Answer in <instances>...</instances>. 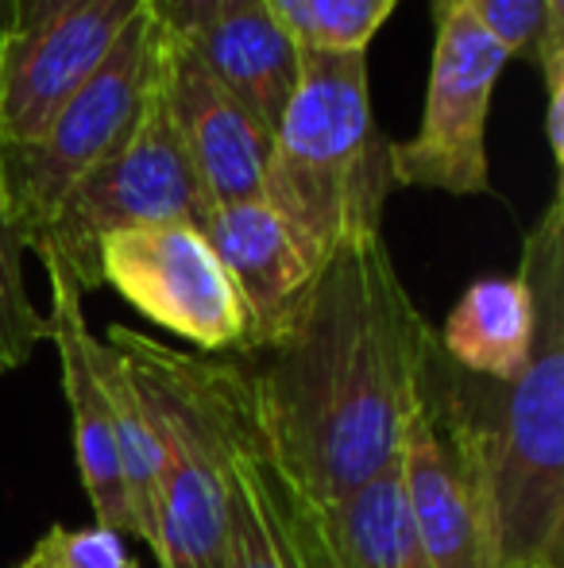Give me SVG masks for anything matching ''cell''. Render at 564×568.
<instances>
[{
    "label": "cell",
    "mask_w": 564,
    "mask_h": 568,
    "mask_svg": "<svg viewBox=\"0 0 564 568\" xmlns=\"http://www.w3.org/2000/svg\"><path fill=\"white\" fill-rule=\"evenodd\" d=\"M519 278L534 341L506 383L444 359L441 375L483 476L495 568H564V202L545 205L522 240Z\"/></svg>",
    "instance_id": "obj_2"
},
{
    "label": "cell",
    "mask_w": 564,
    "mask_h": 568,
    "mask_svg": "<svg viewBox=\"0 0 564 568\" xmlns=\"http://www.w3.org/2000/svg\"><path fill=\"white\" fill-rule=\"evenodd\" d=\"M298 51H368L399 0H264Z\"/></svg>",
    "instance_id": "obj_18"
},
{
    "label": "cell",
    "mask_w": 564,
    "mask_h": 568,
    "mask_svg": "<svg viewBox=\"0 0 564 568\" xmlns=\"http://www.w3.org/2000/svg\"><path fill=\"white\" fill-rule=\"evenodd\" d=\"M205 213L209 205L197 190L155 78V98L136 135L62 197L47 225L31 236L28 252L59 263L85 298L90 291H101L98 255L113 232L143 225H202Z\"/></svg>",
    "instance_id": "obj_6"
},
{
    "label": "cell",
    "mask_w": 564,
    "mask_h": 568,
    "mask_svg": "<svg viewBox=\"0 0 564 568\" xmlns=\"http://www.w3.org/2000/svg\"><path fill=\"white\" fill-rule=\"evenodd\" d=\"M47 341V317L23 286V244L0 197V372H16Z\"/></svg>",
    "instance_id": "obj_19"
},
{
    "label": "cell",
    "mask_w": 564,
    "mask_h": 568,
    "mask_svg": "<svg viewBox=\"0 0 564 568\" xmlns=\"http://www.w3.org/2000/svg\"><path fill=\"white\" fill-rule=\"evenodd\" d=\"M225 568H329L314 510L275 468L259 418L240 437L228 471Z\"/></svg>",
    "instance_id": "obj_14"
},
{
    "label": "cell",
    "mask_w": 564,
    "mask_h": 568,
    "mask_svg": "<svg viewBox=\"0 0 564 568\" xmlns=\"http://www.w3.org/2000/svg\"><path fill=\"white\" fill-rule=\"evenodd\" d=\"M542 70L545 82V140H550L553 163H564V47L561 51H545L534 62Z\"/></svg>",
    "instance_id": "obj_22"
},
{
    "label": "cell",
    "mask_w": 564,
    "mask_h": 568,
    "mask_svg": "<svg viewBox=\"0 0 564 568\" xmlns=\"http://www.w3.org/2000/svg\"><path fill=\"white\" fill-rule=\"evenodd\" d=\"M545 16H550L553 39H564V0H545Z\"/></svg>",
    "instance_id": "obj_25"
},
{
    "label": "cell",
    "mask_w": 564,
    "mask_h": 568,
    "mask_svg": "<svg viewBox=\"0 0 564 568\" xmlns=\"http://www.w3.org/2000/svg\"><path fill=\"white\" fill-rule=\"evenodd\" d=\"M158 98L209 210L264 202L275 135L217 78L205 74V67L182 47L178 36L163 28H158Z\"/></svg>",
    "instance_id": "obj_11"
},
{
    "label": "cell",
    "mask_w": 564,
    "mask_h": 568,
    "mask_svg": "<svg viewBox=\"0 0 564 568\" xmlns=\"http://www.w3.org/2000/svg\"><path fill=\"white\" fill-rule=\"evenodd\" d=\"M329 568H332V565H329Z\"/></svg>",
    "instance_id": "obj_28"
},
{
    "label": "cell",
    "mask_w": 564,
    "mask_h": 568,
    "mask_svg": "<svg viewBox=\"0 0 564 568\" xmlns=\"http://www.w3.org/2000/svg\"><path fill=\"white\" fill-rule=\"evenodd\" d=\"M158 78V23L151 8L124 28L98 74L23 148H0V197L28 252L59 202L136 135Z\"/></svg>",
    "instance_id": "obj_5"
},
{
    "label": "cell",
    "mask_w": 564,
    "mask_h": 568,
    "mask_svg": "<svg viewBox=\"0 0 564 568\" xmlns=\"http://www.w3.org/2000/svg\"><path fill=\"white\" fill-rule=\"evenodd\" d=\"M399 487L433 568H495L483 476L441 375V344L422 375L399 449Z\"/></svg>",
    "instance_id": "obj_8"
},
{
    "label": "cell",
    "mask_w": 564,
    "mask_h": 568,
    "mask_svg": "<svg viewBox=\"0 0 564 568\" xmlns=\"http://www.w3.org/2000/svg\"><path fill=\"white\" fill-rule=\"evenodd\" d=\"M236 4H244V0H147L155 23L171 36H186V31L202 28L213 16L228 12Z\"/></svg>",
    "instance_id": "obj_23"
},
{
    "label": "cell",
    "mask_w": 564,
    "mask_h": 568,
    "mask_svg": "<svg viewBox=\"0 0 564 568\" xmlns=\"http://www.w3.org/2000/svg\"><path fill=\"white\" fill-rule=\"evenodd\" d=\"M31 554L47 568H140L136 557L129 554V538L98 523L82 530L51 526Z\"/></svg>",
    "instance_id": "obj_21"
},
{
    "label": "cell",
    "mask_w": 564,
    "mask_h": 568,
    "mask_svg": "<svg viewBox=\"0 0 564 568\" xmlns=\"http://www.w3.org/2000/svg\"><path fill=\"white\" fill-rule=\"evenodd\" d=\"M202 236L240 294L248 317V344L236 356L271 348L301 306L309 283L321 267L309 260L286 221L267 202L217 205L202 217Z\"/></svg>",
    "instance_id": "obj_13"
},
{
    "label": "cell",
    "mask_w": 564,
    "mask_h": 568,
    "mask_svg": "<svg viewBox=\"0 0 564 568\" xmlns=\"http://www.w3.org/2000/svg\"><path fill=\"white\" fill-rule=\"evenodd\" d=\"M314 518L332 568H433L402 503L394 464L337 507L314 510Z\"/></svg>",
    "instance_id": "obj_17"
},
{
    "label": "cell",
    "mask_w": 564,
    "mask_h": 568,
    "mask_svg": "<svg viewBox=\"0 0 564 568\" xmlns=\"http://www.w3.org/2000/svg\"><path fill=\"white\" fill-rule=\"evenodd\" d=\"M147 0H78L0 39V148H23L109 59Z\"/></svg>",
    "instance_id": "obj_10"
},
{
    "label": "cell",
    "mask_w": 564,
    "mask_h": 568,
    "mask_svg": "<svg viewBox=\"0 0 564 568\" xmlns=\"http://www.w3.org/2000/svg\"><path fill=\"white\" fill-rule=\"evenodd\" d=\"M182 47L275 135L301 82V51L264 0H244L178 36Z\"/></svg>",
    "instance_id": "obj_15"
},
{
    "label": "cell",
    "mask_w": 564,
    "mask_h": 568,
    "mask_svg": "<svg viewBox=\"0 0 564 568\" xmlns=\"http://www.w3.org/2000/svg\"><path fill=\"white\" fill-rule=\"evenodd\" d=\"M12 31V0H0V39Z\"/></svg>",
    "instance_id": "obj_26"
},
{
    "label": "cell",
    "mask_w": 564,
    "mask_h": 568,
    "mask_svg": "<svg viewBox=\"0 0 564 568\" xmlns=\"http://www.w3.org/2000/svg\"><path fill=\"white\" fill-rule=\"evenodd\" d=\"M70 4H78V0H12V31L39 28V23L66 12ZM12 31H8V36H12Z\"/></svg>",
    "instance_id": "obj_24"
},
{
    "label": "cell",
    "mask_w": 564,
    "mask_h": 568,
    "mask_svg": "<svg viewBox=\"0 0 564 568\" xmlns=\"http://www.w3.org/2000/svg\"><path fill=\"white\" fill-rule=\"evenodd\" d=\"M488 28V36L503 47L511 59L537 62L545 51H561L564 39H553L545 0H468Z\"/></svg>",
    "instance_id": "obj_20"
},
{
    "label": "cell",
    "mask_w": 564,
    "mask_h": 568,
    "mask_svg": "<svg viewBox=\"0 0 564 568\" xmlns=\"http://www.w3.org/2000/svg\"><path fill=\"white\" fill-rule=\"evenodd\" d=\"M433 348L379 232L340 244L283 337L244 356L264 445L306 507H337L399 460Z\"/></svg>",
    "instance_id": "obj_1"
},
{
    "label": "cell",
    "mask_w": 564,
    "mask_h": 568,
    "mask_svg": "<svg viewBox=\"0 0 564 568\" xmlns=\"http://www.w3.org/2000/svg\"><path fill=\"white\" fill-rule=\"evenodd\" d=\"M433 54L422 124L391 143L394 186L441 190L452 197L491 194L488 113L511 54L488 36L468 0H429Z\"/></svg>",
    "instance_id": "obj_7"
},
{
    "label": "cell",
    "mask_w": 564,
    "mask_h": 568,
    "mask_svg": "<svg viewBox=\"0 0 564 568\" xmlns=\"http://www.w3.org/2000/svg\"><path fill=\"white\" fill-rule=\"evenodd\" d=\"M20 568H47V565H43V561H39V557H35V554H31V557H28V561H23Z\"/></svg>",
    "instance_id": "obj_27"
},
{
    "label": "cell",
    "mask_w": 564,
    "mask_h": 568,
    "mask_svg": "<svg viewBox=\"0 0 564 568\" xmlns=\"http://www.w3.org/2000/svg\"><path fill=\"white\" fill-rule=\"evenodd\" d=\"M51 283V314H47V341L59 352L62 395H66L70 426H74V456L82 471V487L98 526H109L121 538H136L132 510L124 499L121 456H116V426L109 390L101 379V337L82 314V294L54 260H43Z\"/></svg>",
    "instance_id": "obj_12"
},
{
    "label": "cell",
    "mask_w": 564,
    "mask_h": 568,
    "mask_svg": "<svg viewBox=\"0 0 564 568\" xmlns=\"http://www.w3.org/2000/svg\"><path fill=\"white\" fill-rule=\"evenodd\" d=\"M391 140L371 113L368 51H301V82L267 159L264 202L321 267L340 244L383 232Z\"/></svg>",
    "instance_id": "obj_4"
},
{
    "label": "cell",
    "mask_w": 564,
    "mask_h": 568,
    "mask_svg": "<svg viewBox=\"0 0 564 568\" xmlns=\"http://www.w3.org/2000/svg\"><path fill=\"white\" fill-rule=\"evenodd\" d=\"M534 341V306L519 275L475 278L437 329L444 359L475 379L506 383L522 372Z\"/></svg>",
    "instance_id": "obj_16"
},
{
    "label": "cell",
    "mask_w": 564,
    "mask_h": 568,
    "mask_svg": "<svg viewBox=\"0 0 564 568\" xmlns=\"http://www.w3.org/2000/svg\"><path fill=\"white\" fill-rule=\"evenodd\" d=\"M98 263L101 286H113L147 322L197 344L205 356H228L248 344L240 294L197 225L113 232Z\"/></svg>",
    "instance_id": "obj_9"
},
{
    "label": "cell",
    "mask_w": 564,
    "mask_h": 568,
    "mask_svg": "<svg viewBox=\"0 0 564 568\" xmlns=\"http://www.w3.org/2000/svg\"><path fill=\"white\" fill-rule=\"evenodd\" d=\"M158 445V568H225L228 471L256 422L244 356H194L129 325H109Z\"/></svg>",
    "instance_id": "obj_3"
}]
</instances>
